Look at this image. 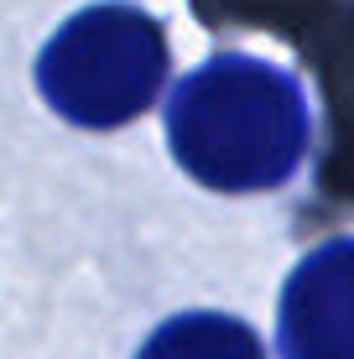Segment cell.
I'll use <instances>...</instances> for the list:
<instances>
[{"instance_id":"obj_4","label":"cell","mask_w":354,"mask_h":359,"mask_svg":"<svg viewBox=\"0 0 354 359\" xmlns=\"http://www.w3.org/2000/svg\"><path fill=\"white\" fill-rule=\"evenodd\" d=\"M136 359H266L250 323L229 313H177L167 318Z\"/></svg>"},{"instance_id":"obj_1","label":"cell","mask_w":354,"mask_h":359,"mask_svg":"<svg viewBox=\"0 0 354 359\" xmlns=\"http://www.w3.org/2000/svg\"><path fill=\"white\" fill-rule=\"evenodd\" d=\"M313 141L308 94L287 68L219 53L167 99V146L214 193H266L297 177Z\"/></svg>"},{"instance_id":"obj_3","label":"cell","mask_w":354,"mask_h":359,"mask_svg":"<svg viewBox=\"0 0 354 359\" xmlns=\"http://www.w3.org/2000/svg\"><path fill=\"white\" fill-rule=\"evenodd\" d=\"M282 359H354V234L308 250L276 307Z\"/></svg>"},{"instance_id":"obj_2","label":"cell","mask_w":354,"mask_h":359,"mask_svg":"<svg viewBox=\"0 0 354 359\" xmlns=\"http://www.w3.org/2000/svg\"><path fill=\"white\" fill-rule=\"evenodd\" d=\"M167 83L162 21L141 6L104 0L53 32L36 57V89L63 120L83 130H115L156 104Z\"/></svg>"}]
</instances>
